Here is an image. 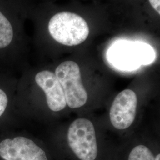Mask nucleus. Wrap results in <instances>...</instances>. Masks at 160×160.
I'll use <instances>...</instances> for the list:
<instances>
[{
    "label": "nucleus",
    "instance_id": "obj_1",
    "mask_svg": "<svg viewBox=\"0 0 160 160\" xmlns=\"http://www.w3.org/2000/svg\"><path fill=\"white\" fill-rule=\"evenodd\" d=\"M108 58L116 68L132 71L152 63L155 58V53L153 48L147 43L121 40L109 48Z\"/></svg>",
    "mask_w": 160,
    "mask_h": 160
},
{
    "label": "nucleus",
    "instance_id": "obj_2",
    "mask_svg": "<svg viewBox=\"0 0 160 160\" xmlns=\"http://www.w3.org/2000/svg\"><path fill=\"white\" fill-rule=\"evenodd\" d=\"M48 30L54 40L69 46L84 42L90 32L88 26L82 17L68 12H59L52 17Z\"/></svg>",
    "mask_w": 160,
    "mask_h": 160
},
{
    "label": "nucleus",
    "instance_id": "obj_3",
    "mask_svg": "<svg viewBox=\"0 0 160 160\" xmlns=\"http://www.w3.org/2000/svg\"><path fill=\"white\" fill-rule=\"evenodd\" d=\"M55 75L59 81L70 108H79L86 104L88 94L82 82L78 65L72 61H65L58 65Z\"/></svg>",
    "mask_w": 160,
    "mask_h": 160
},
{
    "label": "nucleus",
    "instance_id": "obj_4",
    "mask_svg": "<svg viewBox=\"0 0 160 160\" xmlns=\"http://www.w3.org/2000/svg\"><path fill=\"white\" fill-rule=\"evenodd\" d=\"M69 146L81 160H95L97 155L96 132L90 120L79 118L69 127Z\"/></svg>",
    "mask_w": 160,
    "mask_h": 160
},
{
    "label": "nucleus",
    "instance_id": "obj_5",
    "mask_svg": "<svg viewBox=\"0 0 160 160\" xmlns=\"http://www.w3.org/2000/svg\"><path fill=\"white\" fill-rule=\"evenodd\" d=\"M0 160H49L46 152L28 138L16 137L0 141Z\"/></svg>",
    "mask_w": 160,
    "mask_h": 160
},
{
    "label": "nucleus",
    "instance_id": "obj_6",
    "mask_svg": "<svg viewBox=\"0 0 160 160\" xmlns=\"http://www.w3.org/2000/svg\"><path fill=\"white\" fill-rule=\"evenodd\" d=\"M138 98L135 92L126 89L115 97L110 110V119L112 125L118 129H125L135 120Z\"/></svg>",
    "mask_w": 160,
    "mask_h": 160
},
{
    "label": "nucleus",
    "instance_id": "obj_7",
    "mask_svg": "<svg viewBox=\"0 0 160 160\" xmlns=\"http://www.w3.org/2000/svg\"><path fill=\"white\" fill-rule=\"evenodd\" d=\"M35 81L45 93L49 108L53 112L62 110L67 106L63 89L55 74L50 71H42L35 76Z\"/></svg>",
    "mask_w": 160,
    "mask_h": 160
},
{
    "label": "nucleus",
    "instance_id": "obj_8",
    "mask_svg": "<svg viewBox=\"0 0 160 160\" xmlns=\"http://www.w3.org/2000/svg\"><path fill=\"white\" fill-rule=\"evenodd\" d=\"M13 37L14 31L11 23L0 12V49L8 46Z\"/></svg>",
    "mask_w": 160,
    "mask_h": 160
},
{
    "label": "nucleus",
    "instance_id": "obj_9",
    "mask_svg": "<svg viewBox=\"0 0 160 160\" xmlns=\"http://www.w3.org/2000/svg\"><path fill=\"white\" fill-rule=\"evenodd\" d=\"M128 160H155V157L148 147L138 145L132 149Z\"/></svg>",
    "mask_w": 160,
    "mask_h": 160
},
{
    "label": "nucleus",
    "instance_id": "obj_10",
    "mask_svg": "<svg viewBox=\"0 0 160 160\" xmlns=\"http://www.w3.org/2000/svg\"><path fill=\"white\" fill-rule=\"evenodd\" d=\"M8 97L6 92L0 88V117L6 110L8 104Z\"/></svg>",
    "mask_w": 160,
    "mask_h": 160
},
{
    "label": "nucleus",
    "instance_id": "obj_11",
    "mask_svg": "<svg viewBox=\"0 0 160 160\" xmlns=\"http://www.w3.org/2000/svg\"><path fill=\"white\" fill-rule=\"evenodd\" d=\"M160 0H149V2L155 10L159 14H160Z\"/></svg>",
    "mask_w": 160,
    "mask_h": 160
},
{
    "label": "nucleus",
    "instance_id": "obj_12",
    "mask_svg": "<svg viewBox=\"0 0 160 160\" xmlns=\"http://www.w3.org/2000/svg\"><path fill=\"white\" fill-rule=\"evenodd\" d=\"M155 160H160V154H158L155 158Z\"/></svg>",
    "mask_w": 160,
    "mask_h": 160
}]
</instances>
